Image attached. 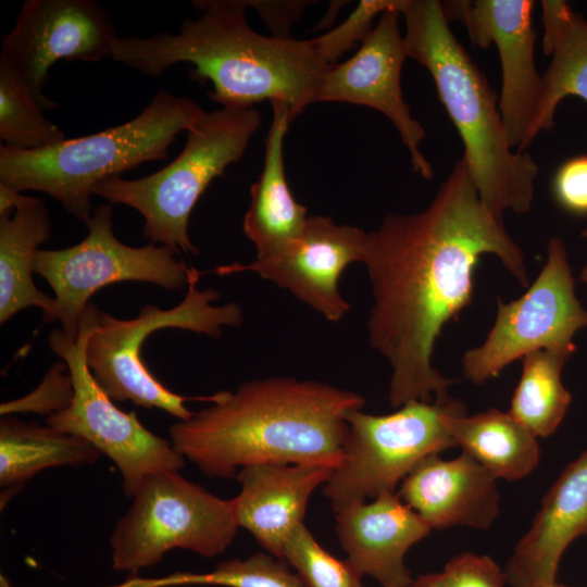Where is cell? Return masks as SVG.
Wrapping results in <instances>:
<instances>
[{
  "mask_svg": "<svg viewBox=\"0 0 587 587\" xmlns=\"http://www.w3.org/2000/svg\"><path fill=\"white\" fill-rule=\"evenodd\" d=\"M484 254L528 287L524 252L483 202L463 155L424 210L389 213L367 233L362 263L374 299L367 335L391 367L392 408L453 399L454 380L433 366V353L446 324L472 302Z\"/></svg>",
  "mask_w": 587,
  "mask_h": 587,
  "instance_id": "6da1fadb",
  "label": "cell"
},
{
  "mask_svg": "<svg viewBox=\"0 0 587 587\" xmlns=\"http://www.w3.org/2000/svg\"><path fill=\"white\" fill-rule=\"evenodd\" d=\"M170 426L173 447L210 477L233 478L262 463L341 465L346 416L364 398L317 380L267 377L242 383Z\"/></svg>",
  "mask_w": 587,
  "mask_h": 587,
  "instance_id": "7a4b0ae2",
  "label": "cell"
},
{
  "mask_svg": "<svg viewBox=\"0 0 587 587\" xmlns=\"http://www.w3.org/2000/svg\"><path fill=\"white\" fill-rule=\"evenodd\" d=\"M193 7L200 13L184 20L177 34L118 37L112 59L152 77L190 63V77L209 80L208 96L226 108L279 100L295 118L315 102L330 65L311 39L257 33L248 24L246 0H196Z\"/></svg>",
  "mask_w": 587,
  "mask_h": 587,
  "instance_id": "3957f363",
  "label": "cell"
},
{
  "mask_svg": "<svg viewBox=\"0 0 587 587\" xmlns=\"http://www.w3.org/2000/svg\"><path fill=\"white\" fill-rule=\"evenodd\" d=\"M401 14L407 55L429 72L483 202L502 218L507 211L526 214L538 165L527 152L511 148L499 98L452 33L441 1L407 0Z\"/></svg>",
  "mask_w": 587,
  "mask_h": 587,
  "instance_id": "277c9868",
  "label": "cell"
},
{
  "mask_svg": "<svg viewBox=\"0 0 587 587\" xmlns=\"http://www.w3.org/2000/svg\"><path fill=\"white\" fill-rule=\"evenodd\" d=\"M204 113L192 99L159 90L139 114L99 133L35 150L0 145V183L18 191L45 192L87 223L96 184L165 160L176 136Z\"/></svg>",
  "mask_w": 587,
  "mask_h": 587,
  "instance_id": "5b68a950",
  "label": "cell"
},
{
  "mask_svg": "<svg viewBox=\"0 0 587 587\" xmlns=\"http://www.w3.org/2000/svg\"><path fill=\"white\" fill-rule=\"evenodd\" d=\"M261 122L254 107L205 112L186 132L183 150L167 165L137 179L105 178L91 193L137 210L145 220L143 236L152 243L198 254L188 235L192 209L211 182L243 157Z\"/></svg>",
  "mask_w": 587,
  "mask_h": 587,
  "instance_id": "8992f818",
  "label": "cell"
},
{
  "mask_svg": "<svg viewBox=\"0 0 587 587\" xmlns=\"http://www.w3.org/2000/svg\"><path fill=\"white\" fill-rule=\"evenodd\" d=\"M202 273L192 266L188 289L183 301L174 308L143 305L135 319L120 320L99 311L98 327L87 344L88 367L102 390L115 401H132L148 409L164 410L178 420H187L193 412L185 402H214L217 392L205 397L177 395L159 382L141 358V347L152 333L163 328H179L220 338L222 327H238L242 310L236 302L214 305L221 298L217 290H200Z\"/></svg>",
  "mask_w": 587,
  "mask_h": 587,
  "instance_id": "52a82bcc",
  "label": "cell"
},
{
  "mask_svg": "<svg viewBox=\"0 0 587 587\" xmlns=\"http://www.w3.org/2000/svg\"><path fill=\"white\" fill-rule=\"evenodd\" d=\"M132 499L110 538L116 571L136 574L159 563L173 549L213 558L228 548L239 527L230 500L209 492L179 472L148 475Z\"/></svg>",
  "mask_w": 587,
  "mask_h": 587,
  "instance_id": "ba28073f",
  "label": "cell"
},
{
  "mask_svg": "<svg viewBox=\"0 0 587 587\" xmlns=\"http://www.w3.org/2000/svg\"><path fill=\"white\" fill-rule=\"evenodd\" d=\"M463 413L466 408L458 399L409 401L386 415L348 413L344 461L323 485L334 512L395 492L421 460L455 447L448 419Z\"/></svg>",
  "mask_w": 587,
  "mask_h": 587,
  "instance_id": "9c48e42d",
  "label": "cell"
},
{
  "mask_svg": "<svg viewBox=\"0 0 587 587\" xmlns=\"http://www.w3.org/2000/svg\"><path fill=\"white\" fill-rule=\"evenodd\" d=\"M99 311L92 303L87 305L76 339L62 329L52 330L48 338L49 347L67 367L74 392L66 408L47 416L46 425L80 437L109 457L121 472L125 497L133 498L145 477L179 472L186 459L171 441L147 429L135 411L118 409L93 378L86 351L98 327Z\"/></svg>",
  "mask_w": 587,
  "mask_h": 587,
  "instance_id": "30bf717a",
  "label": "cell"
},
{
  "mask_svg": "<svg viewBox=\"0 0 587 587\" xmlns=\"http://www.w3.org/2000/svg\"><path fill=\"white\" fill-rule=\"evenodd\" d=\"M88 235L77 245L58 250H38L34 272L54 292V321L76 339L88 301L104 286L125 280L154 284L167 290L188 286L191 267L177 260L166 246L132 247L113 233L111 204H99L86 223Z\"/></svg>",
  "mask_w": 587,
  "mask_h": 587,
  "instance_id": "8fae6325",
  "label": "cell"
},
{
  "mask_svg": "<svg viewBox=\"0 0 587 587\" xmlns=\"http://www.w3.org/2000/svg\"><path fill=\"white\" fill-rule=\"evenodd\" d=\"M583 328H587V310L576 296L565 242L554 236L525 294L510 302L498 299L485 340L462 355L463 375L473 384H484L533 351L575 347L573 338Z\"/></svg>",
  "mask_w": 587,
  "mask_h": 587,
  "instance_id": "7c38bea8",
  "label": "cell"
},
{
  "mask_svg": "<svg viewBox=\"0 0 587 587\" xmlns=\"http://www.w3.org/2000/svg\"><path fill=\"white\" fill-rule=\"evenodd\" d=\"M109 12L95 0H25L12 30L1 38L8 65L43 110L58 107L42 91L60 60L112 59L118 38Z\"/></svg>",
  "mask_w": 587,
  "mask_h": 587,
  "instance_id": "4fadbf2b",
  "label": "cell"
},
{
  "mask_svg": "<svg viewBox=\"0 0 587 587\" xmlns=\"http://www.w3.org/2000/svg\"><path fill=\"white\" fill-rule=\"evenodd\" d=\"M535 3L533 0L441 1L449 22H461L474 46L497 48L501 66L499 111L508 141L520 152L534 140L532 129L542 88L535 64Z\"/></svg>",
  "mask_w": 587,
  "mask_h": 587,
  "instance_id": "5bb4252c",
  "label": "cell"
},
{
  "mask_svg": "<svg viewBox=\"0 0 587 587\" xmlns=\"http://www.w3.org/2000/svg\"><path fill=\"white\" fill-rule=\"evenodd\" d=\"M366 241L367 233L355 226L311 215L301 234L277 253L248 264L220 265L212 272L220 276L257 273L336 323L351 308L338 289L339 277L351 263L363 262Z\"/></svg>",
  "mask_w": 587,
  "mask_h": 587,
  "instance_id": "9a60e30c",
  "label": "cell"
},
{
  "mask_svg": "<svg viewBox=\"0 0 587 587\" xmlns=\"http://www.w3.org/2000/svg\"><path fill=\"white\" fill-rule=\"evenodd\" d=\"M401 15L389 10L379 16L355 53L326 72L315 102H348L383 113L408 149L413 171L430 179L433 166L420 150L425 129L412 116L401 89V70L408 58L399 28Z\"/></svg>",
  "mask_w": 587,
  "mask_h": 587,
  "instance_id": "2e32d148",
  "label": "cell"
},
{
  "mask_svg": "<svg viewBox=\"0 0 587 587\" xmlns=\"http://www.w3.org/2000/svg\"><path fill=\"white\" fill-rule=\"evenodd\" d=\"M496 479L464 452L452 460L435 453L408 473L398 495L430 529L457 525L487 529L499 515Z\"/></svg>",
  "mask_w": 587,
  "mask_h": 587,
  "instance_id": "e0dca14e",
  "label": "cell"
},
{
  "mask_svg": "<svg viewBox=\"0 0 587 587\" xmlns=\"http://www.w3.org/2000/svg\"><path fill=\"white\" fill-rule=\"evenodd\" d=\"M429 532L428 525L395 492L336 512V533L348 561L383 587H408L412 583L404 555Z\"/></svg>",
  "mask_w": 587,
  "mask_h": 587,
  "instance_id": "ac0fdd59",
  "label": "cell"
},
{
  "mask_svg": "<svg viewBox=\"0 0 587 587\" xmlns=\"http://www.w3.org/2000/svg\"><path fill=\"white\" fill-rule=\"evenodd\" d=\"M334 469L322 464L262 463L238 471V495L230 499L236 522L270 554L282 559L284 544L303 522L309 499Z\"/></svg>",
  "mask_w": 587,
  "mask_h": 587,
  "instance_id": "d6986e66",
  "label": "cell"
},
{
  "mask_svg": "<svg viewBox=\"0 0 587 587\" xmlns=\"http://www.w3.org/2000/svg\"><path fill=\"white\" fill-rule=\"evenodd\" d=\"M587 534V450L570 463L542 500L528 532L515 546L504 576L513 587L555 583L569 545Z\"/></svg>",
  "mask_w": 587,
  "mask_h": 587,
  "instance_id": "ffe728a7",
  "label": "cell"
},
{
  "mask_svg": "<svg viewBox=\"0 0 587 587\" xmlns=\"http://www.w3.org/2000/svg\"><path fill=\"white\" fill-rule=\"evenodd\" d=\"M273 117L265 138L262 172L250 188L242 229L255 247L257 259L273 255L304 228L308 210L291 193L285 173L284 139L292 115L288 103L271 102Z\"/></svg>",
  "mask_w": 587,
  "mask_h": 587,
  "instance_id": "44dd1931",
  "label": "cell"
},
{
  "mask_svg": "<svg viewBox=\"0 0 587 587\" xmlns=\"http://www.w3.org/2000/svg\"><path fill=\"white\" fill-rule=\"evenodd\" d=\"M542 50L551 57L541 75V96L532 129L533 139L554 126L559 103L569 96L587 101V20L566 1H540Z\"/></svg>",
  "mask_w": 587,
  "mask_h": 587,
  "instance_id": "7402d4cb",
  "label": "cell"
},
{
  "mask_svg": "<svg viewBox=\"0 0 587 587\" xmlns=\"http://www.w3.org/2000/svg\"><path fill=\"white\" fill-rule=\"evenodd\" d=\"M51 234L49 211L39 198L0 216V323L29 307L40 308L46 322H54V299L42 294L33 280L39 246Z\"/></svg>",
  "mask_w": 587,
  "mask_h": 587,
  "instance_id": "603a6c76",
  "label": "cell"
},
{
  "mask_svg": "<svg viewBox=\"0 0 587 587\" xmlns=\"http://www.w3.org/2000/svg\"><path fill=\"white\" fill-rule=\"evenodd\" d=\"M102 453L87 440L48 425L11 415L0 420L1 505L39 472L62 465L79 466Z\"/></svg>",
  "mask_w": 587,
  "mask_h": 587,
  "instance_id": "cb8c5ba5",
  "label": "cell"
},
{
  "mask_svg": "<svg viewBox=\"0 0 587 587\" xmlns=\"http://www.w3.org/2000/svg\"><path fill=\"white\" fill-rule=\"evenodd\" d=\"M448 428L462 452L496 478L521 479L539 462L537 436L509 411L489 409L473 415L454 414L448 419Z\"/></svg>",
  "mask_w": 587,
  "mask_h": 587,
  "instance_id": "d4e9b609",
  "label": "cell"
},
{
  "mask_svg": "<svg viewBox=\"0 0 587 587\" xmlns=\"http://www.w3.org/2000/svg\"><path fill=\"white\" fill-rule=\"evenodd\" d=\"M575 349H539L522 359V374L509 412L537 437L552 435L565 416L571 395L561 374Z\"/></svg>",
  "mask_w": 587,
  "mask_h": 587,
  "instance_id": "484cf974",
  "label": "cell"
},
{
  "mask_svg": "<svg viewBox=\"0 0 587 587\" xmlns=\"http://www.w3.org/2000/svg\"><path fill=\"white\" fill-rule=\"evenodd\" d=\"M289 564L266 552H259L245 560L230 559L218 563L208 573L175 572L161 577L130 576L124 582L107 587H176L211 585L224 587H305L300 577L289 570Z\"/></svg>",
  "mask_w": 587,
  "mask_h": 587,
  "instance_id": "4316f807",
  "label": "cell"
},
{
  "mask_svg": "<svg viewBox=\"0 0 587 587\" xmlns=\"http://www.w3.org/2000/svg\"><path fill=\"white\" fill-rule=\"evenodd\" d=\"M43 111L13 71L0 62L1 146L35 150L65 140V134Z\"/></svg>",
  "mask_w": 587,
  "mask_h": 587,
  "instance_id": "83f0119b",
  "label": "cell"
},
{
  "mask_svg": "<svg viewBox=\"0 0 587 587\" xmlns=\"http://www.w3.org/2000/svg\"><path fill=\"white\" fill-rule=\"evenodd\" d=\"M283 560L295 567L305 587H362V574L347 560L325 551L302 523L287 537Z\"/></svg>",
  "mask_w": 587,
  "mask_h": 587,
  "instance_id": "f1b7e54d",
  "label": "cell"
},
{
  "mask_svg": "<svg viewBox=\"0 0 587 587\" xmlns=\"http://www.w3.org/2000/svg\"><path fill=\"white\" fill-rule=\"evenodd\" d=\"M407 0H361L348 17L335 28L311 39L321 59L328 65L349 51L357 42H363L373 30L377 15L389 10L402 9Z\"/></svg>",
  "mask_w": 587,
  "mask_h": 587,
  "instance_id": "f546056e",
  "label": "cell"
},
{
  "mask_svg": "<svg viewBox=\"0 0 587 587\" xmlns=\"http://www.w3.org/2000/svg\"><path fill=\"white\" fill-rule=\"evenodd\" d=\"M65 364H55L43 382L32 394L16 400L2 403L0 413L10 415L17 412H38L43 415L54 414L68 405L73 397L72 378L62 373Z\"/></svg>",
  "mask_w": 587,
  "mask_h": 587,
  "instance_id": "4dcf8cb0",
  "label": "cell"
},
{
  "mask_svg": "<svg viewBox=\"0 0 587 587\" xmlns=\"http://www.w3.org/2000/svg\"><path fill=\"white\" fill-rule=\"evenodd\" d=\"M447 587H504L505 576L487 555L462 553L441 572Z\"/></svg>",
  "mask_w": 587,
  "mask_h": 587,
  "instance_id": "1f68e13d",
  "label": "cell"
},
{
  "mask_svg": "<svg viewBox=\"0 0 587 587\" xmlns=\"http://www.w3.org/2000/svg\"><path fill=\"white\" fill-rule=\"evenodd\" d=\"M552 193L560 207L576 215H587V154L564 161L552 178Z\"/></svg>",
  "mask_w": 587,
  "mask_h": 587,
  "instance_id": "d6a6232c",
  "label": "cell"
},
{
  "mask_svg": "<svg viewBox=\"0 0 587 587\" xmlns=\"http://www.w3.org/2000/svg\"><path fill=\"white\" fill-rule=\"evenodd\" d=\"M248 8L258 12L273 36L291 37L290 26L298 21L311 1L246 0Z\"/></svg>",
  "mask_w": 587,
  "mask_h": 587,
  "instance_id": "836d02e7",
  "label": "cell"
},
{
  "mask_svg": "<svg viewBox=\"0 0 587 587\" xmlns=\"http://www.w3.org/2000/svg\"><path fill=\"white\" fill-rule=\"evenodd\" d=\"M33 198L0 183V216L13 214L18 208L29 203Z\"/></svg>",
  "mask_w": 587,
  "mask_h": 587,
  "instance_id": "e575fe53",
  "label": "cell"
},
{
  "mask_svg": "<svg viewBox=\"0 0 587 587\" xmlns=\"http://www.w3.org/2000/svg\"><path fill=\"white\" fill-rule=\"evenodd\" d=\"M408 587H447L441 573H429L419 576Z\"/></svg>",
  "mask_w": 587,
  "mask_h": 587,
  "instance_id": "d590c367",
  "label": "cell"
},
{
  "mask_svg": "<svg viewBox=\"0 0 587 587\" xmlns=\"http://www.w3.org/2000/svg\"><path fill=\"white\" fill-rule=\"evenodd\" d=\"M579 278H580L582 282L587 284V261H586V263L584 264V266L580 270Z\"/></svg>",
  "mask_w": 587,
  "mask_h": 587,
  "instance_id": "8d00e7d4",
  "label": "cell"
},
{
  "mask_svg": "<svg viewBox=\"0 0 587 587\" xmlns=\"http://www.w3.org/2000/svg\"><path fill=\"white\" fill-rule=\"evenodd\" d=\"M0 587H12L9 580L3 575L0 576Z\"/></svg>",
  "mask_w": 587,
  "mask_h": 587,
  "instance_id": "74e56055",
  "label": "cell"
},
{
  "mask_svg": "<svg viewBox=\"0 0 587 587\" xmlns=\"http://www.w3.org/2000/svg\"><path fill=\"white\" fill-rule=\"evenodd\" d=\"M534 587H567V586L560 585V584H558V583L555 582V583H553V584L540 585V586H534Z\"/></svg>",
  "mask_w": 587,
  "mask_h": 587,
  "instance_id": "f35d334b",
  "label": "cell"
},
{
  "mask_svg": "<svg viewBox=\"0 0 587 587\" xmlns=\"http://www.w3.org/2000/svg\"><path fill=\"white\" fill-rule=\"evenodd\" d=\"M580 236L584 238V239H587V227L584 228L580 233Z\"/></svg>",
  "mask_w": 587,
  "mask_h": 587,
  "instance_id": "ab89813d",
  "label": "cell"
}]
</instances>
